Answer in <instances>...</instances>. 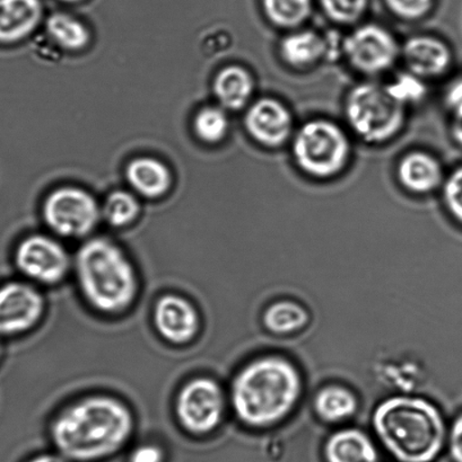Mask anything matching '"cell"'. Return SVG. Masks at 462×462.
<instances>
[{"label":"cell","instance_id":"d6a6232c","mask_svg":"<svg viewBox=\"0 0 462 462\" xmlns=\"http://www.w3.org/2000/svg\"><path fill=\"white\" fill-rule=\"evenodd\" d=\"M449 447L452 459L455 462H462V415L452 425Z\"/></svg>","mask_w":462,"mask_h":462},{"label":"cell","instance_id":"f1b7e54d","mask_svg":"<svg viewBox=\"0 0 462 462\" xmlns=\"http://www.w3.org/2000/svg\"><path fill=\"white\" fill-rule=\"evenodd\" d=\"M443 200L450 215L462 225V166L445 180Z\"/></svg>","mask_w":462,"mask_h":462},{"label":"cell","instance_id":"9c48e42d","mask_svg":"<svg viewBox=\"0 0 462 462\" xmlns=\"http://www.w3.org/2000/svg\"><path fill=\"white\" fill-rule=\"evenodd\" d=\"M43 216L54 234L65 238H81L97 227L99 211L89 193L65 188L50 194L44 203Z\"/></svg>","mask_w":462,"mask_h":462},{"label":"cell","instance_id":"4fadbf2b","mask_svg":"<svg viewBox=\"0 0 462 462\" xmlns=\"http://www.w3.org/2000/svg\"><path fill=\"white\" fill-rule=\"evenodd\" d=\"M244 124L257 143L269 148L283 146L293 133L291 112L276 98H261L253 103Z\"/></svg>","mask_w":462,"mask_h":462},{"label":"cell","instance_id":"5b68a950","mask_svg":"<svg viewBox=\"0 0 462 462\" xmlns=\"http://www.w3.org/2000/svg\"><path fill=\"white\" fill-rule=\"evenodd\" d=\"M348 125L369 143H382L395 137L405 124V106L389 94L386 86L356 85L345 102Z\"/></svg>","mask_w":462,"mask_h":462},{"label":"cell","instance_id":"3957f363","mask_svg":"<svg viewBox=\"0 0 462 462\" xmlns=\"http://www.w3.org/2000/svg\"><path fill=\"white\" fill-rule=\"evenodd\" d=\"M72 273L85 302L101 315L124 314L137 300V270L124 249L111 240L92 238L81 245Z\"/></svg>","mask_w":462,"mask_h":462},{"label":"cell","instance_id":"7c38bea8","mask_svg":"<svg viewBox=\"0 0 462 462\" xmlns=\"http://www.w3.org/2000/svg\"><path fill=\"white\" fill-rule=\"evenodd\" d=\"M152 319L157 334L171 346H187L201 332L202 319L196 306L179 294L167 293L158 298Z\"/></svg>","mask_w":462,"mask_h":462},{"label":"cell","instance_id":"44dd1931","mask_svg":"<svg viewBox=\"0 0 462 462\" xmlns=\"http://www.w3.org/2000/svg\"><path fill=\"white\" fill-rule=\"evenodd\" d=\"M359 402L350 389L342 386H329L316 393V413L328 423H339L356 413Z\"/></svg>","mask_w":462,"mask_h":462},{"label":"cell","instance_id":"836d02e7","mask_svg":"<svg viewBox=\"0 0 462 462\" xmlns=\"http://www.w3.org/2000/svg\"><path fill=\"white\" fill-rule=\"evenodd\" d=\"M452 137L462 146V117H454L451 125Z\"/></svg>","mask_w":462,"mask_h":462},{"label":"cell","instance_id":"4dcf8cb0","mask_svg":"<svg viewBox=\"0 0 462 462\" xmlns=\"http://www.w3.org/2000/svg\"><path fill=\"white\" fill-rule=\"evenodd\" d=\"M165 452L162 448L153 443H145L135 448L131 452L129 462H163Z\"/></svg>","mask_w":462,"mask_h":462},{"label":"cell","instance_id":"83f0119b","mask_svg":"<svg viewBox=\"0 0 462 462\" xmlns=\"http://www.w3.org/2000/svg\"><path fill=\"white\" fill-rule=\"evenodd\" d=\"M389 94L402 106L422 101L427 95V86L420 77L407 72L397 76L391 84L386 86Z\"/></svg>","mask_w":462,"mask_h":462},{"label":"cell","instance_id":"2e32d148","mask_svg":"<svg viewBox=\"0 0 462 462\" xmlns=\"http://www.w3.org/2000/svg\"><path fill=\"white\" fill-rule=\"evenodd\" d=\"M42 15L41 0H0V42H15L29 35Z\"/></svg>","mask_w":462,"mask_h":462},{"label":"cell","instance_id":"d590c367","mask_svg":"<svg viewBox=\"0 0 462 462\" xmlns=\"http://www.w3.org/2000/svg\"><path fill=\"white\" fill-rule=\"evenodd\" d=\"M58 2L63 4H80L81 2H84V0H58Z\"/></svg>","mask_w":462,"mask_h":462},{"label":"cell","instance_id":"8d00e7d4","mask_svg":"<svg viewBox=\"0 0 462 462\" xmlns=\"http://www.w3.org/2000/svg\"><path fill=\"white\" fill-rule=\"evenodd\" d=\"M2 353H3V351H2V346H0V357H2Z\"/></svg>","mask_w":462,"mask_h":462},{"label":"cell","instance_id":"8fae6325","mask_svg":"<svg viewBox=\"0 0 462 462\" xmlns=\"http://www.w3.org/2000/svg\"><path fill=\"white\" fill-rule=\"evenodd\" d=\"M47 310L45 298L29 281H12L0 287V337H18L33 329Z\"/></svg>","mask_w":462,"mask_h":462},{"label":"cell","instance_id":"ffe728a7","mask_svg":"<svg viewBox=\"0 0 462 462\" xmlns=\"http://www.w3.org/2000/svg\"><path fill=\"white\" fill-rule=\"evenodd\" d=\"M126 174L131 187L147 198L161 197L171 185L169 170L153 158H138L131 162Z\"/></svg>","mask_w":462,"mask_h":462},{"label":"cell","instance_id":"1f68e13d","mask_svg":"<svg viewBox=\"0 0 462 462\" xmlns=\"http://www.w3.org/2000/svg\"><path fill=\"white\" fill-rule=\"evenodd\" d=\"M446 103L454 117H462V79L454 81L448 88Z\"/></svg>","mask_w":462,"mask_h":462},{"label":"cell","instance_id":"4316f807","mask_svg":"<svg viewBox=\"0 0 462 462\" xmlns=\"http://www.w3.org/2000/svg\"><path fill=\"white\" fill-rule=\"evenodd\" d=\"M325 15L338 24H353L364 15L368 0H320Z\"/></svg>","mask_w":462,"mask_h":462},{"label":"cell","instance_id":"484cf974","mask_svg":"<svg viewBox=\"0 0 462 462\" xmlns=\"http://www.w3.org/2000/svg\"><path fill=\"white\" fill-rule=\"evenodd\" d=\"M229 121L220 108L207 107L198 113L194 119V131L203 142L214 143L225 137Z\"/></svg>","mask_w":462,"mask_h":462},{"label":"cell","instance_id":"f546056e","mask_svg":"<svg viewBox=\"0 0 462 462\" xmlns=\"http://www.w3.org/2000/svg\"><path fill=\"white\" fill-rule=\"evenodd\" d=\"M389 9L402 20L415 21L427 16L434 0H386Z\"/></svg>","mask_w":462,"mask_h":462},{"label":"cell","instance_id":"d4e9b609","mask_svg":"<svg viewBox=\"0 0 462 462\" xmlns=\"http://www.w3.org/2000/svg\"><path fill=\"white\" fill-rule=\"evenodd\" d=\"M139 206L131 194L118 191L107 199L103 208L104 218L115 227L128 226L138 216Z\"/></svg>","mask_w":462,"mask_h":462},{"label":"cell","instance_id":"52a82bcc","mask_svg":"<svg viewBox=\"0 0 462 462\" xmlns=\"http://www.w3.org/2000/svg\"><path fill=\"white\" fill-rule=\"evenodd\" d=\"M226 395L210 377H196L183 384L174 401L176 420L192 436H208L223 422Z\"/></svg>","mask_w":462,"mask_h":462},{"label":"cell","instance_id":"d6986e66","mask_svg":"<svg viewBox=\"0 0 462 462\" xmlns=\"http://www.w3.org/2000/svg\"><path fill=\"white\" fill-rule=\"evenodd\" d=\"M255 81L249 71L241 67L231 66L222 70L215 79V94L228 110H240L252 97Z\"/></svg>","mask_w":462,"mask_h":462},{"label":"cell","instance_id":"277c9868","mask_svg":"<svg viewBox=\"0 0 462 462\" xmlns=\"http://www.w3.org/2000/svg\"><path fill=\"white\" fill-rule=\"evenodd\" d=\"M372 422L382 446L400 462H433L445 447V420L424 398H388L375 409Z\"/></svg>","mask_w":462,"mask_h":462},{"label":"cell","instance_id":"6da1fadb","mask_svg":"<svg viewBox=\"0 0 462 462\" xmlns=\"http://www.w3.org/2000/svg\"><path fill=\"white\" fill-rule=\"evenodd\" d=\"M135 428L130 406L120 398L95 393L59 411L50 425V437L67 460L93 462L121 450Z\"/></svg>","mask_w":462,"mask_h":462},{"label":"cell","instance_id":"9a60e30c","mask_svg":"<svg viewBox=\"0 0 462 462\" xmlns=\"http://www.w3.org/2000/svg\"><path fill=\"white\" fill-rule=\"evenodd\" d=\"M398 180L410 192L425 194L436 191L443 183L440 162L428 152H413L401 158Z\"/></svg>","mask_w":462,"mask_h":462},{"label":"cell","instance_id":"ba28073f","mask_svg":"<svg viewBox=\"0 0 462 462\" xmlns=\"http://www.w3.org/2000/svg\"><path fill=\"white\" fill-rule=\"evenodd\" d=\"M14 261L25 281L53 287L71 273L74 257L58 240L45 235H32L18 244Z\"/></svg>","mask_w":462,"mask_h":462},{"label":"cell","instance_id":"ac0fdd59","mask_svg":"<svg viewBox=\"0 0 462 462\" xmlns=\"http://www.w3.org/2000/svg\"><path fill=\"white\" fill-rule=\"evenodd\" d=\"M279 53L288 65L305 69L328 56L330 43L314 31L294 32L280 41Z\"/></svg>","mask_w":462,"mask_h":462},{"label":"cell","instance_id":"e0dca14e","mask_svg":"<svg viewBox=\"0 0 462 462\" xmlns=\"http://www.w3.org/2000/svg\"><path fill=\"white\" fill-rule=\"evenodd\" d=\"M325 462H379V452L374 442L364 432L356 429H344L335 432L325 442Z\"/></svg>","mask_w":462,"mask_h":462},{"label":"cell","instance_id":"5bb4252c","mask_svg":"<svg viewBox=\"0 0 462 462\" xmlns=\"http://www.w3.org/2000/svg\"><path fill=\"white\" fill-rule=\"evenodd\" d=\"M401 54L411 74L422 79L446 74L452 62L449 47L431 35H415L407 40Z\"/></svg>","mask_w":462,"mask_h":462},{"label":"cell","instance_id":"8992f818","mask_svg":"<svg viewBox=\"0 0 462 462\" xmlns=\"http://www.w3.org/2000/svg\"><path fill=\"white\" fill-rule=\"evenodd\" d=\"M292 152L298 169L316 179H330L345 169L351 143L341 126L312 120L294 135Z\"/></svg>","mask_w":462,"mask_h":462},{"label":"cell","instance_id":"cb8c5ba5","mask_svg":"<svg viewBox=\"0 0 462 462\" xmlns=\"http://www.w3.org/2000/svg\"><path fill=\"white\" fill-rule=\"evenodd\" d=\"M47 29L49 34L61 47L70 50H79L89 42L90 34L83 23L66 13H54L48 18Z\"/></svg>","mask_w":462,"mask_h":462},{"label":"cell","instance_id":"603a6c76","mask_svg":"<svg viewBox=\"0 0 462 462\" xmlns=\"http://www.w3.org/2000/svg\"><path fill=\"white\" fill-rule=\"evenodd\" d=\"M267 18L275 26L294 29L310 17L312 0H261Z\"/></svg>","mask_w":462,"mask_h":462},{"label":"cell","instance_id":"e575fe53","mask_svg":"<svg viewBox=\"0 0 462 462\" xmlns=\"http://www.w3.org/2000/svg\"><path fill=\"white\" fill-rule=\"evenodd\" d=\"M29 462H70L61 455H40Z\"/></svg>","mask_w":462,"mask_h":462},{"label":"cell","instance_id":"30bf717a","mask_svg":"<svg viewBox=\"0 0 462 462\" xmlns=\"http://www.w3.org/2000/svg\"><path fill=\"white\" fill-rule=\"evenodd\" d=\"M342 49L354 69L371 76L391 69L401 53L395 36L377 24L357 27L344 39Z\"/></svg>","mask_w":462,"mask_h":462},{"label":"cell","instance_id":"7402d4cb","mask_svg":"<svg viewBox=\"0 0 462 462\" xmlns=\"http://www.w3.org/2000/svg\"><path fill=\"white\" fill-rule=\"evenodd\" d=\"M262 321L269 332L288 335L305 328L309 323V314L306 308L298 303L282 300L267 308Z\"/></svg>","mask_w":462,"mask_h":462},{"label":"cell","instance_id":"7a4b0ae2","mask_svg":"<svg viewBox=\"0 0 462 462\" xmlns=\"http://www.w3.org/2000/svg\"><path fill=\"white\" fill-rule=\"evenodd\" d=\"M302 378L284 357H259L243 366L231 386L230 402L240 422L265 429L282 422L300 401Z\"/></svg>","mask_w":462,"mask_h":462}]
</instances>
